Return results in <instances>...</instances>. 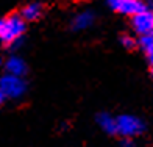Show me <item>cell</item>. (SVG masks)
Instances as JSON below:
<instances>
[{"instance_id":"6da1fadb","label":"cell","mask_w":153,"mask_h":147,"mask_svg":"<svg viewBox=\"0 0 153 147\" xmlns=\"http://www.w3.org/2000/svg\"><path fill=\"white\" fill-rule=\"evenodd\" d=\"M25 30H27V22L20 14L0 17V43L6 46L16 44L24 36Z\"/></svg>"},{"instance_id":"7a4b0ae2","label":"cell","mask_w":153,"mask_h":147,"mask_svg":"<svg viewBox=\"0 0 153 147\" xmlns=\"http://www.w3.org/2000/svg\"><path fill=\"white\" fill-rule=\"evenodd\" d=\"M0 89L5 94V99L19 100L27 93V81L24 80V77L6 72L5 75L0 77Z\"/></svg>"},{"instance_id":"3957f363","label":"cell","mask_w":153,"mask_h":147,"mask_svg":"<svg viewBox=\"0 0 153 147\" xmlns=\"http://www.w3.org/2000/svg\"><path fill=\"white\" fill-rule=\"evenodd\" d=\"M117 122V135L122 138H130L133 139L139 135H142L145 130V125L142 119L133 114H120L116 117Z\"/></svg>"},{"instance_id":"277c9868","label":"cell","mask_w":153,"mask_h":147,"mask_svg":"<svg viewBox=\"0 0 153 147\" xmlns=\"http://www.w3.org/2000/svg\"><path fill=\"white\" fill-rule=\"evenodd\" d=\"M103 2L114 13L122 16H128V17H131L133 14L145 10L149 6V3L144 2V0H103Z\"/></svg>"},{"instance_id":"5b68a950","label":"cell","mask_w":153,"mask_h":147,"mask_svg":"<svg viewBox=\"0 0 153 147\" xmlns=\"http://www.w3.org/2000/svg\"><path fill=\"white\" fill-rule=\"evenodd\" d=\"M131 28L137 36H144L153 31V8L147 6L145 10L131 16Z\"/></svg>"},{"instance_id":"8992f818","label":"cell","mask_w":153,"mask_h":147,"mask_svg":"<svg viewBox=\"0 0 153 147\" xmlns=\"http://www.w3.org/2000/svg\"><path fill=\"white\" fill-rule=\"evenodd\" d=\"M95 22V13L92 10H81L72 17L71 27L74 31H83L91 28Z\"/></svg>"},{"instance_id":"52a82bcc","label":"cell","mask_w":153,"mask_h":147,"mask_svg":"<svg viewBox=\"0 0 153 147\" xmlns=\"http://www.w3.org/2000/svg\"><path fill=\"white\" fill-rule=\"evenodd\" d=\"M42 13H44V5L41 2H30L20 10L19 14L24 17L25 22H34V20H38L42 16Z\"/></svg>"},{"instance_id":"ba28073f","label":"cell","mask_w":153,"mask_h":147,"mask_svg":"<svg viewBox=\"0 0 153 147\" xmlns=\"http://www.w3.org/2000/svg\"><path fill=\"white\" fill-rule=\"evenodd\" d=\"M5 71L13 75L24 77L27 74V63L20 57H10L5 61Z\"/></svg>"},{"instance_id":"9c48e42d","label":"cell","mask_w":153,"mask_h":147,"mask_svg":"<svg viewBox=\"0 0 153 147\" xmlns=\"http://www.w3.org/2000/svg\"><path fill=\"white\" fill-rule=\"evenodd\" d=\"M97 124H99V127L105 133H108V135H117L116 116L109 114V113H100L97 116Z\"/></svg>"},{"instance_id":"30bf717a","label":"cell","mask_w":153,"mask_h":147,"mask_svg":"<svg viewBox=\"0 0 153 147\" xmlns=\"http://www.w3.org/2000/svg\"><path fill=\"white\" fill-rule=\"evenodd\" d=\"M137 44L141 46V49L144 50V53L147 55V58L150 60V63L153 64V31L144 36H139Z\"/></svg>"},{"instance_id":"8fae6325","label":"cell","mask_w":153,"mask_h":147,"mask_svg":"<svg viewBox=\"0 0 153 147\" xmlns=\"http://www.w3.org/2000/svg\"><path fill=\"white\" fill-rule=\"evenodd\" d=\"M120 43L123 47H127V49H133L136 44H137V41L134 36H131V34H122V38H120Z\"/></svg>"},{"instance_id":"7c38bea8","label":"cell","mask_w":153,"mask_h":147,"mask_svg":"<svg viewBox=\"0 0 153 147\" xmlns=\"http://www.w3.org/2000/svg\"><path fill=\"white\" fill-rule=\"evenodd\" d=\"M3 100H5V94L2 93V89H0V105L3 103Z\"/></svg>"},{"instance_id":"4fadbf2b","label":"cell","mask_w":153,"mask_h":147,"mask_svg":"<svg viewBox=\"0 0 153 147\" xmlns=\"http://www.w3.org/2000/svg\"><path fill=\"white\" fill-rule=\"evenodd\" d=\"M2 66H3V64H2V61H0V69H2Z\"/></svg>"},{"instance_id":"5bb4252c","label":"cell","mask_w":153,"mask_h":147,"mask_svg":"<svg viewBox=\"0 0 153 147\" xmlns=\"http://www.w3.org/2000/svg\"><path fill=\"white\" fill-rule=\"evenodd\" d=\"M152 74H153V69H152Z\"/></svg>"}]
</instances>
